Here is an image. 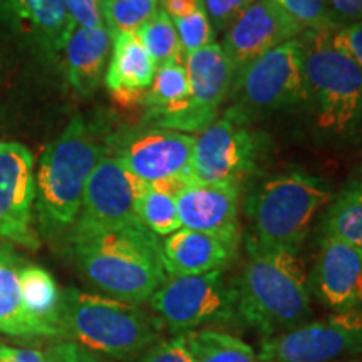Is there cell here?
<instances>
[{"mask_svg":"<svg viewBox=\"0 0 362 362\" xmlns=\"http://www.w3.org/2000/svg\"><path fill=\"white\" fill-rule=\"evenodd\" d=\"M67 242L81 274L107 297L144 304L168 279L160 238L144 225L67 235Z\"/></svg>","mask_w":362,"mask_h":362,"instance_id":"cell-1","label":"cell"},{"mask_svg":"<svg viewBox=\"0 0 362 362\" xmlns=\"http://www.w3.org/2000/svg\"><path fill=\"white\" fill-rule=\"evenodd\" d=\"M248 259L237 288V317L265 339L307 322L310 284L296 250L247 240Z\"/></svg>","mask_w":362,"mask_h":362,"instance_id":"cell-2","label":"cell"},{"mask_svg":"<svg viewBox=\"0 0 362 362\" xmlns=\"http://www.w3.org/2000/svg\"><path fill=\"white\" fill-rule=\"evenodd\" d=\"M106 143L81 116L72 117L59 138L47 144L35 173L34 211L40 232L67 233L78 220L86 183L106 155Z\"/></svg>","mask_w":362,"mask_h":362,"instance_id":"cell-3","label":"cell"},{"mask_svg":"<svg viewBox=\"0 0 362 362\" xmlns=\"http://www.w3.org/2000/svg\"><path fill=\"white\" fill-rule=\"evenodd\" d=\"M61 329L62 339L94 354L134 361L161 341L163 327L141 307L69 287L62 291Z\"/></svg>","mask_w":362,"mask_h":362,"instance_id":"cell-4","label":"cell"},{"mask_svg":"<svg viewBox=\"0 0 362 362\" xmlns=\"http://www.w3.org/2000/svg\"><path fill=\"white\" fill-rule=\"evenodd\" d=\"M332 30H304L307 103L317 128L325 134L349 136L362 128V71L330 42Z\"/></svg>","mask_w":362,"mask_h":362,"instance_id":"cell-5","label":"cell"},{"mask_svg":"<svg viewBox=\"0 0 362 362\" xmlns=\"http://www.w3.org/2000/svg\"><path fill=\"white\" fill-rule=\"evenodd\" d=\"M330 197L322 180L302 170L272 176L248 197L247 215L253 230L248 240L262 247L297 252L317 211Z\"/></svg>","mask_w":362,"mask_h":362,"instance_id":"cell-6","label":"cell"},{"mask_svg":"<svg viewBox=\"0 0 362 362\" xmlns=\"http://www.w3.org/2000/svg\"><path fill=\"white\" fill-rule=\"evenodd\" d=\"M148 302L161 327L173 336L215 329L237 317V288L223 269L168 277Z\"/></svg>","mask_w":362,"mask_h":362,"instance_id":"cell-7","label":"cell"},{"mask_svg":"<svg viewBox=\"0 0 362 362\" xmlns=\"http://www.w3.org/2000/svg\"><path fill=\"white\" fill-rule=\"evenodd\" d=\"M264 144V136L252 128L250 117L237 106L230 107L194 139L192 175L200 183L242 188L257 170Z\"/></svg>","mask_w":362,"mask_h":362,"instance_id":"cell-8","label":"cell"},{"mask_svg":"<svg viewBox=\"0 0 362 362\" xmlns=\"http://www.w3.org/2000/svg\"><path fill=\"white\" fill-rule=\"evenodd\" d=\"M259 362H337L362 357V307L334 312L264 339Z\"/></svg>","mask_w":362,"mask_h":362,"instance_id":"cell-9","label":"cell"},{"mask_svg":"<svg viewBox=\"0 0 362 362\" xmlns=\"http://www.w3.org/2000/svg\"><path fill=\"white\" fill-rule=\"evenodd\" d=\"M237 89L242 101L238 110H291L307 103L304 51L300 37L272 49L238 74Z\"/></svg>","mask_w":362,"mask_h":362,"instance_id":"cell-10","label":"cell"},{"mask_svg":"<svg viewBox=\"0 0 362 362\" xmlns=\"http://www.w3.org/2000/svg\"><path fill=\"white\" fill-rule=\"evenodd\" d=\"M197 136L173 129L124 128L106 139V149L144 183H156L192 168Z\"/></svg>","mask_w":362,"mask_h":362,"instance_id":"cell-11","label":"cell"},{"mask_svg":"<svg viewBox=\"0 0 362 362\" xmlns=\"http://www.w3.org/2000/svg\"><path fill=\"white\" fill-rule=\"evenodd\" d=\"M143 185L144 181L128 173L106 151L89 175L78 220L67 235L143 225L136 214V200Z\"/></svg>","mask_w":362,"mask_h":362,"instance_id":"cell-12","label":"cell"},{"mask_svg":"<svg viewBox=\"0 0 362 362\" xmlns=\"http://www.w3.org/2000/svg\"><path fill=\"white\" fill-rule=\"evenodd\" d=\"M34 156L24 144L0 143V238L29 250L40 247L33 228Z\"/></svg>","mask_w":362,"mask_h":362,"instance_id":"cell-13","label":"cell"},{"mask_svg":"<svg viewBox=\"0 0 362 362\" xmlns=\"http://www.w3.org/2000/svg\"><path fill=\"white\" fill-rule=\"evenodd\" d=\"M304 29L274 0H255L226 29L223 51L238 74L255 59L288 40L300 37Z\"/></svg>","mask_w":362,"mask_h":362,"instance_id":"cell-14","label":"cell"},{"mask_svg":"<svg viewBox=\"0 0 362 362\" xmlns=\"http://www.w3.org/2000/svg\"><path fill=\"white\" fill-rule=\"evenodd\" d=\"M240 194L242 188L233 185L197 181L176 197L181 228L214 235L238 250L242 238Z\"/></svg>","mask_w":362,"mask_h":362,"instance_id":"cell-15","label":"cell"},{"mask_svg":"<svg viewBox=\"0 0 362 362\" xmlns=\"http://www.w3.org/2000/svg\"><path fill=\"white\" fill-rule=\"evenodd\" d=\"M309 284L315 297L334 312L361 309L362 250L322 235Z\"/></svg>","mask_w":362,"mask_h":362,"instance_id":"cell-16","label":"cell"},{"mask_svg":"<svg viewBox=\"0 0 362 362\" xmlns=\"http://www.w3.org/2000/svg\"><path fill=\"white\" fill-rule=\"evenodd\" d=\"M189 103L198 133L205 131L218 116L220 106L232 94L237 69L221 44H210L185 59Z\"/></svg>","mask_w":362,"mask_h":362,"instance_id":"cell-17","label":"cell"},{"mask_svg":"<svg viewBox=\"0 0 362 362\" xmlns=\"http://www.w3.org/2000/svg\"><path fill=\"white\" fill-rule=\"evenodd\" d=\"M0 19L54 56L64 51L76 27L64 0H0Z\"/></svg>","mask_w":362,"mask_h":362,"instance_id":"cell-18","label":"cell"},{"mask_svg":"<svg viewBox=\"0 0 362 362\" xmlns=\"http://www.w3.org/2000/svg\"><path fill=\"white\" fill-rule=\"evenodd\" d=\"M111 59L104 84L116 103L133 107L143 104L155 78L156 66L144 51L136 33L111 34Z\"/></svg>","mask_w":362,"mask_h":362,"instance_id":"cell-19","label":"cell"},{"mask_svg":"<svg viewBox=\"0 0 362 362\" xmlns=\"http://www.w3.org/2000/svg\"><path fill=\"white\" fill-rule=\"evenodd\" d=\"M163 264L168 277L202 275L225 269L237 248L214 235L180 228L161 242Z\"/></svg>","mask_w":362,"mask_h":362,"instance_id":"cell-20","label":"cell"},{"mask_svg":"<svg viewBox=\"0 0 362 362\" xmlns=\"http://www.w3.org/2000/svg\"><path fill=\"white\" fill-rule=\"evenodd\" d=\"M111 34L106 27H74L64 47L67 83L76 94L89 98L106 74L111 54Z\"/></svg>","mask_w":362,"mask_h":362,"instance_id":"cell-21","label":"cell"},{"mask_svg":"<svg viewBox=\"0 0 362 362\" xmlns=\"http://www.w3.org/2000/svg\"><path fill=\"white\" fill-rule=\"evenodd\" d=\"M19 284L22 304L37 325L40 337L62 339V291L51 272L40 265L24 262L19 270Z\"/></svg>","mask_w":362,"mask_h":362,"instance_id":"cell-22","label":"cell"},{"mask_svg":"<svg viewBox=\"0 0 362 362\" xmlns=\"http://www.w3.org/2000/svg\"><path fill=\"white\" fill-rule=\"evenodd\" d=\"M24 260L7 240L0 238V334L8 337H40L22 304L19 270Z\"/></svg>","mask_w":362,"mask_h":362,"instance_id":"cell-23","label":"cell"},{"mask_svg":"<svg viewBox=\"0 0 362 362\" xmlns=\"http://www.w3.org/2000/svg\"><path fill=\"white\" fill-rule=\"evenodd\" d=\"M320 228L325 237L362 250V180H352L342 188L325 211Z\"/></svg>","mask_w":362,"mask_h":362,"instance_id":"cell-24","label":"cell"},{"mask_svg":"<svg viewBox=\"0 0 362 362\" xmlns=\"http://www.w3.org/2000/svg\"><path fill=\"white\" fill-rule=\"evenodd\" d=\"M136 35L156 67L185 64L187 56L181 49L173 21L163 11H158L151 19L144 22L136 30Z\"/></svg>","mask_w":362,"mask_h":362,"instance_id":"cell-25","label":"cell"},{"mask_svg":"<svg viewBox=\"0 0 362 362\" xmlns=\"http://www.w3.org/2000/svg\"><path fill=\"white\" fill-rule=\"evenodd\" d=\"M136 214L141 223L156 237H168L181 228L176 198L144 183L136 200Z\"/></svg>","mask_w":362,"mask_h":362,"instance_id":"cell-26","label":"cell"},{"mask_svg":"<svg viewBox=\"0 0 362 362\" xmlns=\"http://www.w3.org/2000/svg\"><path fill=\"white\" fill-rule=\"evenodd\" d=\"M193 339L197 362H259L252 346L218 329L197 330Z\"/></svg>","mask_w":362,"mask_h":362,"instance_id":"cell-27","label":"cell"},{"mask_svg":"<svg viewBox=\"0 0 362 362\" xmlns=\"http://www.w3.org/2000/svg\"><path fill=\"white\" fill-rule=\"evenodd\" d=\"M0 362H101V359L79 344L57 339V342L44 349L0 346Z\"/></svg>","mask_w":362,"mask_h":362,"instance_id":"cell-28","label":"cell"},{"mask_svg":"<svg viewBox=\"0 0 362 362\" xmlns=\"http://www.w3.org/2000/svg\"><path fill=\"white\" fill-rule=\"evenodd\" d=\"M104 27L110 34L136 33L158 12L160 0H99Z\"/></svg>","mask_w":362,"mask_h":362,"instance_id":"cell-29","label":"cell"},{"mask_svg":"<svg viewBox=\"0 0 362 362\" xmlns=\"http://www.w3.org/2000/svg\"><path fill=\"white\" fill-rule=\"evenodd\" d=\"M178 34L181 49H183L185 56L200 51L206 45L214 44L215 29L208 19L205 7L200 11L189 13L187 17H180V19H171Z\"/></svg>","mask_w":362,"mask_h":362,"instance_id":"cell-30","label":"cell"},{"mask_svg":"<svg viewBox=\"0 0 362 362\" xmlns=\"http://www.w3.org/2000/svg\"><path fill=\"white\" fill-rule=\"evenodd\" d=\"M304 30H332L329 24V0H274Z\"/></svg>","mask_w":362,"mask_h":362,"instance_id":"cell-31","label":"cell"},{"mask_svg":"<svg viewBox=\"0 0 362 362\" xmlns=\"http://www.w3.org/2000/svg\"><path fill=\"white\" fill-rule=\"evenodd\" d=\"M139 362H197L193 332L161 339L139 357Z\"/></svg>","mask_w":362,"mask_h":362,"instance_id":"cell-32","label":"cell"},{"mask_svg":"<svg viewBox=\"0 0 362 362\" xmlns=\"http://www.w3.org/2000/svg\"><path fill=\"white\" fill-rule=\"evenodd\" d=\"M255 0H203L206 16L216 30H225Z\"/></svg>","mask_w":362,"mask_h":362,"instance_id":"cell-33","label":"cell"},{"mask_svg":"<svg viewBox=\"0 0 362 362\" xmlns=\"http://www.w3.org/2000/svg\"><path fill=\"white\" fill-rule=\"evenodd\" d=\"M330 42L337 51L351 57L362 71V22L332 30Z\"/></svg>","mask_w":362,"mask_h":362,"instance_id":"cell-34","label":"cell"},{"mask_svg":"<svg viewBox=\"0 0 362 362\" xmlns=\"http://www.w3.org/2000/svg\"><path fill=\"white\" fill-rule=\"evenodd\" d=\"M64 7L71 21L78 27H104L99 0H64Z\"/></svg>","mask_w":362,"mask_h":362,"instance_id":"cell-35","label":"cell"},{"mask_svg":"<svg viewBox=\"0 0 362 362\" xmlns=\"http://www.w3.org/2000/svg\"><path fill=\"white\" fill-rule=\"evenodd\" d=\"M362 22V0H329V24L336 30Z\"/></svg>","mask_w":362,"mask_h":362,"instance_id":"cell-36","label":"cell"},{"mask_svg":"<svg viewBox=\"0 0 362 362\" xmlns=\"http://www.w3.org/2000/svg\"><path fill=\"white\" fill-rule=\"evenodd\" d=\"M161 11L170 17V19H180L187 17L189 13L200 11L203 6V0H160Z\"/></svg>","mask_w":362,"mask_h":362,"instance_id":"cell-37","label":"cell"},{"mask_svg":"<svg viewBox=\"0 0 362 362\" xmlns=\"http://www.w3.org/2000/svg\"><path fill=\"white\" fill-rule=\"evenodd\" d=\"M359 173H361V180H362V166H361V171H359Z\"/></svg>","mask_w":362,"mask_h":362,"instance_id":"cell-38","label":"cell"}]
</instances>
